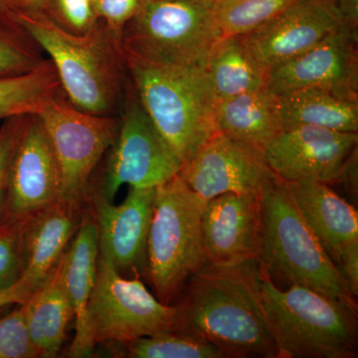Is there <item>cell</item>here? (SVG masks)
Returning a JSON list of instances; mask_svg holds the SVG:
<instances>
[{
  "mask_svg": "<svg viewBox=\"0 0 358 358\" xmlns=\"http://www.w3.org/2000/svg\"><path fill=\"white\" fill-rule=\"evenodd\" d=\"M20 306L30 338L40 357H57L64 345L68 327L75 317L74 308L63 282L61 260L43 284Z\"/></svg>",
  "mask_w": 358,
  "mask_h": 358,
  "instance_id": "7402d4cb",
  "label": "cell"
},
{
  "mask_svg": "<svg viewBox=\"0 0 358 358\" xmlns=\"http://www.w3.org/2000/svg\"><path fill=\"white\" fill-rule=\"evenodd\" d=\"M40 14L60 29L74 35L87 34L100 22L93 0H45Z\"/></svg>",
  "mask_w": 358,
  "mask_h": 358,
  "instance_id": "f1b7e54d",
  "label": "cell"
},
{
  "mask_svg": "<svg viewBox=\"0 0 358 358\" xmlns=\"http://www.w3.org/2000/svg\"><path fill=\"white\" fill-rule=\"evenodd\" d=\"M205 69L217 102L267 87L268 73L250 56L238 36L221 39Z\"/></svg>",
  "mask_w": 358,
  "mask_h": 358,
  "instance_id": "cb8c5ba5",
  "label": "cell"
},
{
  "mask_svg": "<svg viewBox=\"0 0 358 358\" xmlns=\"http://www.w3.org/2000/svg\"><path fill=\"white\" fill-rule=\"evenodd\" d=\"M285 181V180H284ZM294 204L358 296V212L319 181H285Z\"/></svg>",
  "mask_w": 358,
  "mask_h": 358,
  "instance_id": "2e32d148",
  "label": "cell"
},
{
  "mask_svg": "<svg viewBox=\"0 0 358 358\" xmlns=\"http://www.w3.org/2000/svg\"><path fill=\"white\" fill-rule=\"evenodd\" d=\"M272 171L263 152L220 131L214 134L179 176L203 202L224 193H257Z\"/></svg>",
  "mask_w": 358,
  "mask_h": 358,
  "instance_id": "e0dca14e",
  "label": "cell"
},
{
  "mask_svg": "<svg viewBox=\"0 0 358 358\" xmlns=\"http://www.w3.org/2000/svg\"><path fill=\"white\" fill-rule=\"evenodd\" d=\"M296 0H215L222 38L243 36L262 27Z\"/></svg>",
  "mask_w": 358,
  "mask_h": 358,
  "instance_id": "4316f807",
  "label": "cell"
},
{
  "mask_svg": "<svg viewBox=\"0 0 358 358\" xmlns=\"http://www.w3.org/2000/svg\"><path fill=\"white\" fill-rule=\"evenodd\" d=\"M148 0H93L98 20L121 39L122 30Z\"/></svg>",
  "mask_w": 358,
  "mask_h": 358,
  "instance_id": "d6a6232c",
  "label": "cell"
},
{
  "mask_svg": "<svg viewBox=\"0 0 358 358\" xmlns=\"http://www.w3.org/2000/svg\"><path fill=\"white\" fill-rule=\"evenodd\" d=\"M357 133L300 126L284 129L266 145V164L285 181L338 183L346 162L357 150Z\"/></svg>",
  "mask_w": 358,
  "mask_h": 358,
  "instance_id": "7c38bea8",
  "label": "cell"
},
{
  "mask_svg": "<svg viewBox=\"0 0 358 358\" xmlns=\"http://www.w3.org/2000/svg\"><path fill=\"white\" fill-rule=\"evenodd\" d=\"M98 257V227L88 204L81 225L61 259L63 282L75 313L76 333L68 352L70 357H92L96 348L90 338L87 310L95 284Z\"/></svg>",
  "mask_w": 358,
  "mask_h": 358,
  "instance_id": "ffe728a7",
  "label": "cell"
},
{
  "mask_svg": "<svg viewBox=\"0 0 358 358\" xmlns=\"http://www.w3.org/2000/svg\"><path fill=\"white\" fill-rule=\"evenodd\" d=\"M45 0H25L26 14H40L43 8Z\"/></svg>",
  "mask_w": 358,
  "mask_h": 358,
  "instance_id": "8d00e7d4",
  "label": "cell"
},
{
  "mask_svg": "<svg viewBox=\"0 0 358 358\" xmlns=\"http://www.w3.org/2000/svg\"><path fill=\"white\" fill-rule=\"evenodd\" d=\"M86 204L59 199L20 224L21 278L32 294L39 288L61 258L82 220Z\"/></svg>",
  "mask_w": 358,
  "mask_h": 358,
  "instance_id": "d6986e66",
  "label": "cell"
},
{
  "mask_svg": "<svg viewBox=\"0 0 358 358\" xmlns=\"http://www.w3.org/2000/svg\"><path fill=\"white\" fill-rule=\"evenodd\" d=\"M60 89L57 71L50 59L28 74L0 78V120L38 114Z\"/></svg>",
  "mask_w": 358,
  "mask_h": 358,
  "instance_id": "d4e9b609",
  "label": "cell"
},
{
  "mask_svg": "<svg viewBox=\"0 0 358 358\" xmlns=\"http://www.w3.org/2000/svg\"><path fill=\"white\" fill-rule=\"evenodd\" d=\"M20 278V224L0 221V289L10 288Z\"/></svg>",
  "mask_w": 358,
  "mask_h": 358,
  "instance_id": "4dcf8cb0",
  "label": "cell"
},
{
  "mask_svg": "<svg viewBox=\"0 0 358 358\" xmlns=\"http://www.w3.org/2000/svg\"><path fill=\"white\" fill-rule=\"evenodd\" d=\"M27 13L25 0H0V16L17 23L20 16Z\"/></svg>",
  "mask_w": 358,
  "mask_h": 358,
  "instance_id": "d590c367",
  "label": "cell"
},
{
  "mask_svg": "<svg viewBox=\"0 0 358 358\" xmlns=\"http://www.w3.org/2000/svg\"><path fill=\"white\" fill-rule=\"evenodd\" d=\"M119 131L107 152L96 190L114 201L120 187H157L180 173L182 164L143 108L131 78L120 113Z\"/></svg>",
  "mask_w": 358,
  "mask_h": 358,
  "instance_id": "ba28073f",
  "label": "cell"
},
{
  "mask_svg": "<svg viewBox=\"0 0 358 358\" xmlns=\"http://www.w3.org/2000/svg\"><path fill=\"white\" fill-rule=\"evenodd\" d=\"M262 245L259 270L289 286H303L343 301L358 312L353 296L338 268L327 255L289 194L275 173L261 188Z\"/></svg>",
  "mask_w": 358,
  "mask_h": 358,
  "instance_id": "3957f363",
  "label": "cell"
},
{
  "mask_svg": "<svg viewBox=\"0 0 358 358\" xmlns=\"http://www.w3.org/2000/svg\"><path fill=\"white\" fill-rule=\"evenodd\" d=\"M57 71L61 89L82 112L119 117L129 81L121 45L102 21L85 35L70 34L42 14L17 20Z\"/></svg>",
  "mask_w": 358,
  "mask_h": 358,
  "instance_id": "7a4b0ae2",
  "label": "cell"
},
{
  "mask_svg": "<svg viewBox=\"0 0 358 358\" xmlns=\"http://www.w3.org/2000/svg\"><path fill=\"white\" fill-rule=\"evenodd\" d=\"M215 124L220 133L263 152L284 131L279 96L266 87L219 101Z\"/></svg>",
  "mask_w": 358,
  "mask_h": 358,
  "instance_id": "44dd1931",
  "label": "cell"
},
{
  "mask_svg": "<svg viewBox=\"0 0 358 358\" xmlns=\"http://www.w3.org/2000/svg\"><path fill=\"white\" fill-rule=\"evenodd\" d=\"M176 301L173 331L210 343L225 358H279L264 317L258 262L206 263Z\"/></svg>",
  "mask_w": 358,
  "mask_h": 358,
  "instance_id": "6da1fadb",
  "label": "cell"
},
{
  "mask_svg": "<svg viewBox=\"0 0 358 358\" xmlns=\"http://www.w3.org/2000/svg\"><path fill=\"white\" fill-rule=\"evenodd\" d=\"M37 115L60 167V199L86 203L94 173L119 131L120 117L82 112L70 103L62 89Z\"/></svg>",
  "mask_w": 358,
  "mask_h": 358,
  "instance_id": "9c48e42d",
  "label": "cell"
},
{
  "mask_svg": "<svg viewBox=\"0 0 358 358\" xmlns=\"http://www.w3.org/2000/svg\"><path fill=\"white\" fill-rule=\"evenodd\" d=\"M259 273L264 317L279 358L357 357V310L307 287L280 289Z\"/></svg>",
  "mask_w": 358,
  "mask_h": 358,
  "instance_id": "277c9868",
  "label": "cell"
},
{
  "mask_svg": "<svg viewBox=\"0 0 358 358\" xmlns=\"http://www.w3.org/2000/svg\"><path fill=\"white\" fill-rule=\"evenodd\" d=\"M279 96L284 129L308 126L358 133V102L319 89H303Z\"/></svg>",
  "mask_w": 358,
  "mask_h": 358,
  "instance_id": "603a6c76",
  "label": "cell"
},
{
  "mask_svg": "<svg viewBox=\"0 0 358 358\" xmlns=\"http://www.w3.org/2000/svg\"><path fill=\"white\" fill-rule=\"evenodd\" d=\"M157 187H129L122 204L115 205L90 187L92 214L99 233V255L120 274H147L148 240Z\"/></svg>",
  "mask_w": 358,
  "mask_h": 358,
  "instance_id": "5bb4252c",
  "label": "cell"
},
{
  "mask_svg": "<svg viewBox=\"0 0 358 358\" xmlns=\"http://www.w3.org/2000/svg\"><path fill=\"white\" fill-rule=\"evenodd\" d=\"M109 345L117 346V355L120 357L225 358L223 353L210 343L176 331Z\"/></svg>",
  "mask_w": 358,
  "mask_h": 358,
  "instance_id": "484cf974",
  "label": "cell"
},
{
  "mask_svg": "<svg viewBox=\"0 0 358 358\" xmlns=\"http://www.w3.org/2000/svg\"><path fill=\"white\" fill-rule=\"evenodd\" d=\"M357 41L358 35L341 26L310 50L268 71L267 88L277 96L324 90L358 102Z\"/></svg>",
  "mask_w": 358,
  "mask_h": 358,
  "instance_id": "4fadbf2b",
  "label": "cell"
},
{
  "mask_svg": "<svg viewBox=\"0 0 358 358\" xmlns=\"http://www.w3.org/2000/svg\"><path fill=\"white\" fill-rule=\"evenodd\" d=\"M341 26L336 0H296L262 27L238 37L268 73L310 50Z\"/></svg>",
  "mask_w": 358,
  "mask_h": 358,
  "instance_id": "9a60e30c",
  "label": "cell"
},
{
  "mask_svg": "<svg viewBox=\"0 0 358 358\" xmlns=\"http://www.w3.org/2000/svg\"><path fill=\"white\" fill-rule=\"evenodd\" d=\"M222 39L215 0H148L122 30L124 55L176 67L205 69Z\"/></svg>",
  "mask_w": 358,
  "mask_h": 358,
  "instance_id": "8992f818",
  "label": "cell"
},
{
  "mask_svg": "<svg viewBox=\"0 0 358 358\" xmlns=\"http://www.w3.org/2000/svg\"><path fill=\"white\" fill-rule=\"evenodd\" d=\"M62 179L51 141L39 115L26 117L14 150L1 221L21 223L60 199Z\"/></svg>",
  "mask_w": 358,
  "mask_h": 358,
  "instance_id": "8fae6325",
  "label": "cell"
},
{
  "mask_svg": "<svg viewBox=\"0 0 358 358\" xmlns=\"http://www.w3.org/2000/svg\"><path fill=\"white\" fill-rule=\"evenodd\" d=\"M343 26L358 35V0H336Z\"/></svg>",
  "mask_w": 358,
  "mask_h": 358,
  "instance_id": "836d02e7",
  "label": "cell"
},
{
  "mask_svg": "<svg viewBox=\"0 0 358 358\" xmlns=\"http://www.w3.org/2000/svg\"><path fill=\"white\" fill-rule=\"evenodd\" d=\"M124 57L143 108L185 166L218 131L217 100L206 69L152 64Z\"/></svg>",
  "mask_w": 358,
  "mask_h": 358,
  "instance_id": "5b68a950",
  "label": "cell"
},
{
  "mask_svg": "<svg viewBox=\"0 0 358 358\" xmlns=\"http://www.w3.org/2000/svg\"><path fill=\"white\" fill-rule=\"evenodd\" d=\"M203 203L179 174L157 187L147 275L155 296L164 305H173L207 263L201 230Z\"/></svg>",
  "mask_w": 358,
  "mask_h": 358,
  "instance_id": "52a82bcc",
  "label": "cell"
},
{
  "mask_svg": "<svg viewBox=\"0 0 358 358\" xmlns=\"http://www.w3.org/2000/svg\"><path fill=\"white\" fill-rule=\"evenodd\" d=\"M29 296L27 289L23 286L20 281L10 288L0 289V308L4 306L21 305L24 303L26 299Z\"/></svg>",
  "mask_w": 358,
  "mask_h": 358,
  "instance_id": "e575fe53",
  "label": "cell"
},
{
  "mask_svg": "<svg viewBox=\"0 0 358 358\" xmlns=\"http://www.w3.org/2000/svg\"><path fill=\"white\" fill-rule=\"evenodd\" d=\"M174 320L173 305H164L145 288L140 277H124L99 255L87 310V326L95 346L173 331Z\"/></svg>",
  "mask_w": 358,
  "mask_h": 358,
  "instance_id": "30bf717a",
  "label": "cell"
},
{
  "mask_svg": "<svg viewBox=\"0 0 358 358\" xmlns=\"http://www.w3.org/2000/svg\"><path fill=\"white\" fill-rule=\"evenodd\" d=\"M0 319V358H38L26 326L22 307Z\"/></svg>",
  "mask_w": 358,
  "mask_h": 358,
  "instance_id": "f546056e",
  "label": "cell"
},
{
  "mask_svg": "<svg viewBox=\"0 0 358 358\" xmlns=\"http://www.w3.org/2000/svg\"><path fill=\"white\" fill-rule=\"evenodd\" d=\"M207 263L235 266L258 262L262 245V199L257 193H224L202 206Z\"/></svg>",
  "mask_w": 358,
  "mask_h": 358,
  "instance_id": "ac0fdd59",
  "label": "cell"
},
{
  "mask_svg": "<svg viewBox=\"0 0 358 358\" xmlns=\"http://www.w3.org/2000/svg\"><path fill=\"white\" fill-rule=\"evenodd\" d=\"M44 51L22 26L0 20V78L21 76L47 62Z\"/></svg>",
  "mask_w": 358,
  "mask_h": 358,
  "instance_id": "83f0119b",
  "label": "cell"
},
{
  "mask_svg": "<svg viewBox=\"0 0 358 358\" xmlns=\"http://www.w3.org/2000/svg\"><path fill=\"white\" fill-rule=\"evenodd\" d=\"M28 115H14L4 120L0 127V221L6 208L9 166Z\"/></svg>",
  "mask_w": 358,
  "mask_h": 358,
  "instance_id": "1f68e13d",
  "label": "cell"
}]
</instances>
